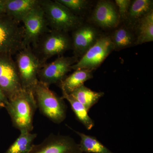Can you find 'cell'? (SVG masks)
Returning a JSON list of instances; mask_svg holds the SVG:
<instances>
[{
	"label": "cell",
	"mask_w": 153,
	"mask_h": 153,
	"mask_svg": "<svg viewBox=\"0 0 153 153\" xmlns=\"http://www.w3.org/2000/svg\"><path fill=\"white\" fill-rule=\"evenodd\" d=\"M5 108L14 127L20 131L31 132L33 129V118L37 105L33 91L22 89L8 100Z\"/></svg>",
	"instance_id": "6da1fadb"
},
{
	"label": "cell",
	"mask_w": 153,
	"mask_h": 153,
	"mask_svg": "<svg viewBox=\"0 0 153 153\" xmlns=\"http://www.w3.org/2000/svg\"><path fill=\"white\" fill-rule=\"evenodd\" d=\"M39 5L51 30L68 33L81 25L79 17L57 0H40Z\"/></svg>",
	"instance_id": "7a4b0ae2"
},
{
	"label": "cell",
	"mask_w": 153,
	"mask_h": 153,
	"mask_svg": "<svg viewBox=\"0 0 153 153\" xmlns=\"http://www.w3.org/2000/svg\"><path fill=\"white\" fill-rule=\"evenodd\" d=\"M33 91L37 107L45 116L56 124L65 120L66 107L63 97H59L49 89V86L39 81Z\"/></svg>",
	"instance_id": "3957f363"
},
{
	"label": "cell",
	"mask_w": 153,
	"mask_h": 153,
	"mask_svg": "<svg viewBox=\"0 0 153 153\" xmlns=\"http://www.w3.org/2000/svg\"><path fill=\"white\" fill-rule=\"evenodd\" d=\"M22 88L33 91L38 81V74L43 64L30 46L17 53L16 61Z\"/></svg>",
	"instance_id": "277c9868"
},
{
	"label": "cell",
	"mask_w": 153,
	"mask_h": 153,
	"mask_svg": "<svg viewBox=\"0 0 153 153\" xmlns=\"http://www.w3.org/2000/svg\"><path fill=\"white\" fill-rule=\"evenodd\" d=\"M24 29L7 15L0 16V53L13 55L24 48Z\"/></svg>",
	"instance_id": "5b68a950"
},
{
	"label": "cell",
	"mask_w": 153,
	"mask_h": 153,
	"mask_svg": "<svg viewBox=\"0 0 153 153\" xmlns=\"http://www.w3.org/2000/svg\"><path fill=\"white\" fill-rule=\"evenodd\" d=\"M36 54L43 65L55 55H60L72 49V41L67 33L50 30L42 36L36 46Z\"/></svg>",
	"instance_id": "8992f818"
},
{
	"label": "cell",
	"mask_w": 153,
	"mask_h": 153,
	"mask_svg": "<svg viewBox=\"0 0 153 153\" xmlns=\"http://www.w3.org/2000/svg\"><path fill=\"white\" fill-rule=\"evenodd\" d=\"M22 22L24 29V48L32 45L36 47L40 38L50 30H48L44 11L39 4L30 11Z\"/></svg>",
	"instance_id": "52a82bcc"
},
{
	"label": "cell",
	"mask_w": 153,
	"mask_h": 153,
	"mask_svg": "<svg viewBox=\"0 0 153 153\" xmlns=\"http://www.w3.org/2000/svg\"><path fill=\"white\" fill-rule=\"evenodd\" d=\"M113 50L114 48L111 36L100 37L81 59L71 66V70H95L100 66Z\"/></svg>",
	"instance_id": "ba28073f"
},
{
	"label": "cell",
	"mask_w": 153,
	"mask_h": 153,
	"mask_svg": "<svg viewBox=\"0 0 153 153\" xmlns=\"http://www.w3.org/2000/svg\"><path fill=\"white\" fill-rule=\"evenodd\" d=\"M0 88L8 100L23 89L16 62L8 53H0Z\"/></svg>",
	"instance_id": "9c48e42d"
},
{
	"label": "cell",
	"mask_w": 153,
	"mask_h": 153,
	"mask_svg": "<svg viewBox=\"0 0 153 153\" xmlns=\"http://www.w3.org/2000/svg\"><path fill=\"white\" fill-rule=\"evenodd\" d=\"M77 61V57L75 56L58 57L53 62L42 66L38 72V81L48 86L60 83Z\"/></svg>",
	"instance_id": "30bf717a"
},
{
	"label": "cell",
	"mask_w": 153,
	"mask_h": 153,
	"mask_svg": "<svg viewBox=\"0 0 153 153\" xmlns=\"http://www.w3.org/2000/svg\"><path fill=\"white\" fill-rule=\"evenodd\" d=\"M28 153H82L77 143L69 136L51 134L40 144L33 145Z\"/></svg>",
	"instance_id": "8fae6325"
},
{
	"label": "cell",
	"mask_w": 153,
	"mask_h": 153,
	"mask_svg": "<svg viewBox=\"0 0 153 153\" xmlns=\"http://www.w3.org/2000/svg\"><path fill=\"white\" fill-rule=\"evenodd\" d=\"M100 37L95 28L90 25L81 26L72 34V49L75 57L83 56Z\"/></svg>",
	"instance_id": "7c38bea8"
},
{
	"label": "cell",
	"mask_w": 153,
	"mask_h": 153,
	"mask_svg": "<svg viewBox=\"0 0 153 153\" xmlns=\"http://www.w3.org/2000/svg\"><path fill=\"white\" fill-rule=\"evenodd\" d=\"M92 20L96 25L103 28L116 27L120 17L113 3L108 1H100L94 11Z\"/></svg>",
	"instance_id": "4fadbf2b"
},
{
	"label": "cell",
	"mask_w": 153,
	"mask_h": 153,
	"mask_svg": "<svg viewBox=\"0 0 153 153\" xmlns=\"http://www.w3.org/2000/svg\"><path fill=\"white\" fill-rule=\"evenodd\" d=\"M6 14L22 22L30 11L39 4L40 0H4Z\"/></svg>",
	"instance_id": "5bb4252c"
},
{
	"label": "cell",
	"mask_w": 153,
	"mask_h": 153,
	"mask_svg": "<svg viewBox=\"0 0 153 153\" xmlns=\"http://www.w3.org/2000/svg\"><path fill=\"white\" fill-rule=\"evenodd\" d=\"M92 77V71L88 69H77L59 83L60 87L62 92L70 94Z\"/></svg>",
	"instance_id": "9a60e30c"
},
{
	"label": "cell",
	"mask_w": 153,
	"mask_h": 153,
	"mask_svg": "<svg viewBox=\"0 0 153 153\" xmlns=\"http://www.w3.org/2000/svg\"><path fill=\"white\" fill-rule=\"evenodd\" d=\"M70 94L84 105L88 112L91 108L103 97L104 93L93 91L83 85L74 90Z\"/></svg>",
	"instance_id": "2e32d148"
},
{
	"label": "cell",
	"mask_w": 153,
	"mask_h": 153,
	"mask_svg": "<svg viewBox=\"0 0 153 153\" xmlns=\"http://www.w3.org/2000/svg\"><path fill=\"white\" fill-rule=\"evenodd\" d=\"M74 131L80 137L79 145L82 153H115L110 150L95 137Z\"/></svg>",
	"instance_id": "e0dca14e"
},
{
	"label": "cell",
	"mask_w": 153,
	"mask_h": 153,
	"mask_svg": "<svg viewBox=\"0 0 153 153\" xmlns=\"http://www.w3.org/2000/svg\"><path fill=\"white\" fill-rule=\"evenodd\" d=\"M63 99L66 100L70 103L71 108L74 111L78 120L88 130H90L94 126V122L88 114V111L84 105L77 101L70 94L62 92Z\"/></svg>",
	"instance_id": "ac0fdd59"
},
{
	"label": "cell",
	"mask_w": 153,
	"mask_h": 153,
	"mask_svg": "<svg viewBox=\"0 0 153 153\" xmlns=\"http://www.w3.org/2000/svg\"><path fill=\"white\" fill-rule=\"evenodd\" d=\"M138 23V36L136 44L153 41V10L140 19Z\"/></svg>",
	"instance_id": "d6986e66"
},
{
	"label": "cell",
	"mask_w": 153,
	"mask_h": 153,
	"mask_svg": "<svg viewBox=\"0 0 153 153\" xmlns=\"http://www.w3.org/2000/svg\"><path fill=\"white\" fill-rule=\"evenodd\" d=\"M20 135L4 153H28L32 149L37 134L20 131Z\"/></svg>",
	"instance_id": "ffe728a7"
},
{
	"label": "cell",
	"mask_w": 153,
	"mask_h": 153,
	"mask_svg": "<svg viewBox=\"0 0 153 153\" xmlns=\"http://www.w3.org/2000/svg\"><path fill=\"white\" fill-rule=\"evenodd\" d=\"M152 0H135L131 4L127 18L132 24H136L153 10Z\"/></svg>",
	"instance_id": "44dd1931"
},
{
	"label": "cell",
	"mask_w": 153,
	"mask_h": 153,
	"mask_svg": "<svg viewBox=\"0 0 153 153\" xmlns=\"http://www.w3.org/2000/svg\"><path fill=\"white\" fill-rule=\"evenodd\" d=\"M114 50H119L130 47L133 43L134 36L128 29L121 27L116 30L111 37Z\"/></svg>",
	"instance_id": "7402d4cb"
},
{
	"label": "cell",
	"mask_w": 153,
	"mask_h": 153,
	"mask_svg": "<svg viewBox=\"0 0 153 153\" xmlns=\"http://www.w3.org/2000/svg\"><path fill=\"white\" fill-rule=\"evenodd\" d=\"M57 1L74 13V12H79L84 10L88 3V1L85 0H57Z\"/></svg>",
	"instance_id": "603a6c76"
},
{
	"label": "cell",
	"mask_w": 153,
	"mask_h": 153,
	"mask_svg": "<svg viewBox=\"0 0 153 153\" xmlns=\"http://www.w3.org/2000/svg\"><path fill=\"white\" fill-rule=\"evenodd\" d=\"M115 2L117 7V11L120 18L126 19L131 1L130 0H116Z\"/></svg>",
	"instance_id": "cb8c5ba5"
},
{
	"label": "cell",
	"mask_w": 153,
	"mask_h": 153,
	"mask_svg": "<svg viewBox=\"0 0 153 153\" xmlns=\"http://www.w3.org/2000/svg\"><path fill=\"white\" fill-rule=\"evenodd\" d=\"M8 99L5 95L4 94L2 90L0 88V102L3 103L5 105L7 102Z\"/></svg>",
	"instance_id": "d4e9b609"
},
{
	"label": "cell",
	"mask_w": 153,
	"mask_h": 153,
	"mask_svg": "<svg viewBox=\"0 0 153 153\" xmlns=\"http://www.w3.org/2000/svg\"><path fill=\"white\" fill-rule=\"evenodd\" d=\"M6 10L4 5V1L0 0V16L5 15Z\"/></svg>",
	"instance_id": "484cf974"
},
{
	"label": "cell",
	"mask_w": 153,
	"mask_h": 153,
	"mask_svg": "<svg viewBox=\"0 0 153 153\" xmlns=\"http://www.w3.org/2000/svg\"><path fill=\"white\" fill-rule=\"evenodd\" d=\"M5 107V105L1 102H0V108Z\"/></svg>",
	"instance_id": "4316f807"
}]
</instances>
